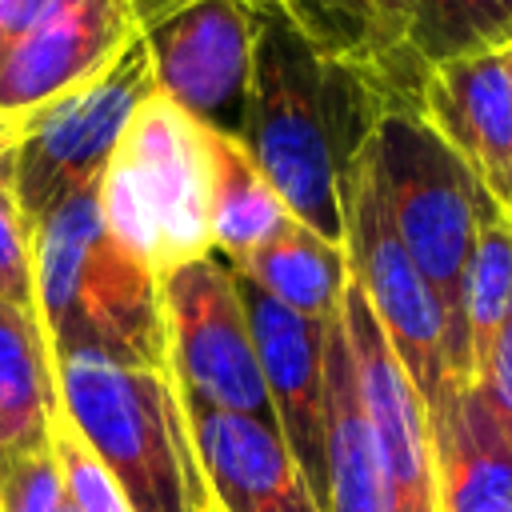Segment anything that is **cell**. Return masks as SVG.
I'll return each instance as SVG.
<instances>
[{"label":"cell","mask_w":512,"mask_h":512,"mask_svg":"<svg viewBox=\"0 0 512 512\" xmlns=\"http://www.w3.org/2000/svg\"><path fill=\"white\" fill-rule=\"evenodd\" d=\"M256 48L240 140L280 192L288 212L332 244H344L340 184L368 144L380 104L364 84L328 68L272 0H252Z\"/></svg>","instance_id":"obj_1"},{"label":"cell","mask_w":512,"mask_h":512,"mask_svg":"<svg viewBox=\"0 0 512 512\" xmlns=\"http://www.w3.org/2000/svg\"><path fill=\"white\" fill-rule=\"evenodd\" d=\"M36 316L48 352L84 348L124 364L168 368L156 272L112 236L100 184L72 192L32 224Z\"/></svg>","instance_id":"obj_2"},{"label":"cell","mask_w":512,"mask_h":512,"mask_svg":"<svg viewBox=\"0 0 512 512\" xmlns=\"http://www.w3.org/2000/svg\"><path fill=\"white\" fill-rule=\"evenodd\" d=\"M56 396L116 476L132 512L212 508L184 400L168 368L124 364L84 348L52 352Z\"/></svg>","instance_id":"obj_3"},{"label":"cell","mask_w":512,"mask_h":512,"mask_svg":"<svg viewBox=\"0 0 512 512\" xmlns=\"http://www.w3.org/2000/svg\"><path fill=\"white\" fill-rule=\"evenodd\" d=\"M368 156L392 228L444 308L448 372L456 384H472V356L464 340V272L488 192L416 108H388L368 136Z\"/></svg>","instance_id":"obj_4"},{"label":"cell","mask_w":512,"mask_h":512,"mask_svg":"<svg viewBox=\"0 0 512 512\" xmlns=\"http://www.w3.org/2000/svg\"><path fill=\"white\" fill-rule=\"evenodd\" d=\"M100 208L112 236L128 244L156 280L216 252L204 120L184 112L160 88L148 92L104 168Z\"/></svg>","instance_id":"obj_5"},{"label":"cell","mask_w":512,"mask_h":512,"mask_svg":"<svg viewBox=\"0 0 512 512\" xmlns=\"http://www.w3.org/2000/svg\"><path fill=\"white\" fill-rule=\"evenodd\" d=\"M340 208H344V256L348 276L364 292L372 316L380 320L392 352L400 356L408 380L416 384L424 408L432 412L452 380L448 372V324L436 292L412 264L408 248L400 244L368 144L352 156L344 184H340Z\"/></svg>","instance_id":"obj_6"},{"label":"cell","mask_w":512,"mask_h":512,"mask_svg":"<svg viewBox=\"0 0 512 512\" xmlns=\"http://www.w3.org/2000/svg\"><path fill=\"white\" fill-rule=\"evenodd\" d=\"M148 92H156V76L140 36L108 72L64 92L20 124L12 196L28 232L60 200L104 180L124 128Z\"/></svg>","instance_id":"obj_7"},{"label":"cell","mask_w":512,"mask_h":512,"mask_svg":"<svg viewBox=\"0 0 512 512\" xmlns=\"http://www.w3.org/2000/svg\"><path fill=\"white\" fill-rule=\"evenodd\" d=\"M168 372L184 400L276 424L232 264L208 252L160 280ZM280 428V424H276Z\"/></svg>","instance_id":"obj_8"},{"label":"cell","mask_w":512,"mask_h":512,"mask_svg":"<svg viewBox=\"0 0 512 512\" xmlns=\"http://www.w3.org/2000/svg\"><path fill=\"white\" fill-rule=\"evenodd\" d=\"M140 36L168 100L212 128L240 132L256 48L252 0H184Z\"/></svg>","instance_id":"obj_9"},{"label":"cell","mask_w":512,"mask_h":512,"mask_svg":"<svg viewBox=\"0 0 512 512\" xmlns=\"http://www.w3.org/2000/svg\"><path fill=\"white\" fill-rule=\"evenodd\" d=\"M340 324H344L348 352H352L356 392H360V404H364V416H368V428H372V440H376V452L388 476L392 512H436L428 408L352 276L340 300Z\"/></svg>","instance_id":"obj_10"},{"label":"cell","mask_w":512,"mask_h":512,"mask_svg":"<svg viewBox=\"0 0 512 512\" xmlns=\"http://www.w3.org/2000/svg\"><path fill=\"white\" fill-rule=\"evenodd\" d=\"M140 40L132 0H64L0 48V116L16 128L64 92L108 72Z\"/></svg>","instance_id":"obj_11"},{"label":"cell","mask_w":512,"mask_h":512,"mask_svg":"<svg viewBox=\"0 0 512 512\" xmlns=\"http://www.w3.org/2000/svg\"><path fill=\"white\" fill-rule=\"evenodd\" d=\"M236 292L248 316V332L256 344L260 376L280 424V436L288 440L296 464L304 468L312 492L328 496V460H324V336L332 320H308L280 300H272L264 288H256L244 272H236Z\"/></svg>","instance_id":"obj_12"},{"label":"cell","mask_w":512,"mask_h":512,"mask_svg":"<svg viewBox=\"0 0 512 512\" xmlns=\"http://www.w3.org/2000/svg\"><path fill=\"white\" fill-rule=\"evenodd\" d=\"M420 116L512 220V52L488 48L436 64L420 88Z\"/></svg>","instance_id":"obj_13"},{"label":"cell","mask_w":512,"mask_h":512,"mask_svg":"<svg viewBox=\"0 0 512 512\" xmlns=\"http://www.w3.org/2000/svg\"><path fill=\"white\" fill-rule=\"evenodd\" d=\"M184 412L216 512H324L272 420L208 408L196 400H184Z\"/></svg>","instance_id":"obj_14"},{"label":"cell","mask_w":512,"mask_h":512,"mask_svg":"<svg viewBox=\"0 0 512 512\" xmlns=\"http://www.w3.org/2000/svg\"><path fill=\"white\" fill-rule=\"evenodd\" d=\"M436 512H512V440L480 384H448L428 412Z\"/></svg>","instance_id":"obj_15"},{"label":"cell","mask_w":512,"mask_h":512,"mask_svg":"<svg viewBox=\"0 0 512 512\" xmlns=\"http://www.w3.org/2000/svg\"><path fill=\"white\" fill-rule=\"evenodd\" d=\"M324 460H328L324 512H392L388 476L356 392V372L340 312L332 316L324 336Z\"/></svg>","instance_id":"obj_16"},{"label":"cell","mask_w":512,"mask_h":512,"mask_svg":"<svg viewBox=\"0 0 512 512\" xmlns=\"http://www.w3.org/2000/svg\"><path fill=\"white\" fill-rule=\"evenodd\" d=\"M380 12L392 56L416 92L436 64L512 44V0H380Z\"/></svg>","instance_id":"obj_17"},{"label":"cell","mask_w":512,"mask_h":512,"mask_svg":"<svg viewBox=\"0 0 512 512\" xmlns=\"http://www.w3.org/2000/svg\"><path fill=\"white\" fill-rule=\"evenodd\" d=\"M56 372L32 308L0 300V464L52 448Z\"/></svg>","instance_id":"obj_18"},{"label":"cell","mask_w":512,"mask_h":512,"mask_svg":"<svg viewBox=\"0 0 512 512\" xmlns=\"http://www.w3.org/2000/svg\"><path fill=\"white\" fill-rule=\"evenodd\" d=\"M208 148V216H212V248L224 260H240L244 252L268 244L296 216L268 184L252 152L236 132L204 124Z\"/></svg>","instance_id":"obj_19"},{"label":"cell","mask_w":512,"mask_h":512,"mask_svg":"<svg viewBox=\"0 0 512 512\" xmlns=\"http://www.w3.org/2000/svg\"><path fill=\"white\" fill-rule=\"evenodd\" d=\"M228 264L236 272H244L256 288H264L272 300H280L284 308H292L308 320H332L340 312V300L348 288L344 244L324 240L320 232H312L300 220H292L268 244H260Z\"/></svg>","instance_id":"obj_20"},{"label":"cell","mask_w":512,"mask_h":512,"mask_svg":"<svg viewBox=\"0 0 512 512\" xmlns=\"http://www.w3.org/2000/svg\"><path fill=\"white\" fill-rule=\"evenodd\" d=\"M508 320H512V220L488 200L464 272V340L472 356V380Z\"/></svg>","instance_id":"obj_21"},{"label":"cell","mask_w":512,"mask_h":512,"mask_svg":"<svg viewBox=\"0 0 512 512\" xmlns=\"http://www.w3.org/2000/svg\"><path fill=\"white\" fill-rule=\"evenodd\" d=\"M52 460H56L64 496L76 504V512H132L116 476L84 440V432L72 424L64 404H56V416H52Z\"/></svg>","instance_id":"obj_22"},{"label":"cell","mask_w":512,"mask_h":512,"mask_svg":"<svg viewBox=\"0 0 512 512\" xmlns=\"http://www.w3.org/2000/svg\"><path fill=\"white\" fill-rule=\"evenodd\" d=\"M64 484L52 448L0 464V512H60Z\"/></svg>","instance_id":"obj_23"},{"label":"cell","mask_w":512,"mask_h":512,"mask_svg":"<svg viewBox=\"0 0 512 512\" xmlns=\"http://www.w3.org/2000/svg\"><path fill=\"white\" fill-rule=\"evenodd\" d=\"M0 300L36 312V280H32V236L20 216V204L8 188H0Z\"/></svg>","instance_id":"obj_24"},{"label":"cell","mask_w":512,"mask_h":512,"mask_svg":"<svg viewBox=\"0 0 512 512\" xmlns=\"http://www.w3.org/2000/svg\"><path fill=\"white\" fill-rule=\"evenodd\" d=\"M476 384H480V392H484L488 408L496 412V420H500L504 436L512 440V320L504 324V332L496 336V344H492L488 360L480 364Z\"/></svg>","instance_id":"obj_25"},{"label":"cell","mask_w":512,"mask_h":512,"mask_svg":"<svg viewBox=\"0 0 512 512\" xmlns=\"http://www.w3.org/2000/svg\"><path fill=\"white\" fill-rule=\"evenodd\" d=\"M64 0H0V48L36 28L44 16H52Z\"/></svg>","instance_id":"obj_26"},{"label":"cell","mask_w":512,"mask_h":512,"mask_svg":"<svg viewBox=\"0 0 512 512\" xmlns=\"http://www.w3.org/2000/svg\"><path fill=\"white\" fill-rule=\"evenodd\" d=\"M16 152H20V128L0 116V188L8 192L16 184Z\"/></svg>","instance_id":"obj_27"},{"label":"cell","mask_w":512,"mask_h":512,"mask_svg":"<svg viewBox=\"0 0 512 512\" xmlns=\"http://www.w3.org/2000/svg\"><path fill=\"white\" fill-rule=\"evenodd\" d=\"M60 512H76V504H72V500L64 496V504H60Z\"/></svg>","instance_id":"obj_28"},{"label":"cell","mask_w":512,"mask_h":512,"mask_svg":"<svg viewBox=\"0 0 512 512\" xmlns=\"http://www.w3.org/2000/svg\"><path fill=\"white\" fill-rule=\"evenodd\" d=\"M204 512H216V508H204Z\"/></svg>","instance_id":"obj_29"},{"label":"cell","mask_w":512,"mask_h":512,"mask_svg":"<svg viewBox=\"0 0 512 512\" xmlns=\"http://www.w3.org/2000/svg\"><path fill=\"white\" fill-rule=\"evenodd\" d=\"M508 52H512V44H508Z\"/></svg>","instance_id":"obj_30"}]
</instances>
